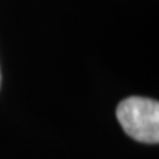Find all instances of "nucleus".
<instances>
[{"mask_svg":"<svg viewBox=\"0 0 159 159\" xmlns=\"http://www.w3.org/2000/svg\"><path fill=\"white\" fill-rule=\"evenodd\" d=\"M116 118L124 131L137 142H159V103L146 97H128L118 105Z\"/></svg>","mask_w":159,"mask_h":159,"instance_id":"obj_1","label":"nucleus"}]
</instances>
